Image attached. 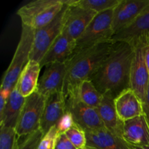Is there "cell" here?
<instances>
[{
  "mask_svg": "<svg viewBox=\"0 0 149 149\" xmlns=\"http://www.w3.org/2000/svg\"><path fill=\"white\" fill-rule=\"evenodd\" d=\"M132 149H149V145L146 146H131Z\"/></svg>",
  "mask_w": 149,
  "mask_h": 149,
  "instance_id": "d6a6232c",
  "label": "cell"
},
{
  "mask_svg": "<svg viewBox=\"0 0 149 149\" xmlns=\"http://www.w3.org/2000/svg\"><path fill=\"white\" fill-rule=\"evenodd\" d=\"M112 40L114 42H126L134 49L140 45H148L149 4L129 27L116 33Z\"/></svg>",
  "mask_w": 149,
  "mask_h": 149,
  "instance_id": "30bf717a",
  "label": "cell"
},
{
  "mask_svg": "<svg viewBox=\"0 0 149 149\" xmlns=\"http://www.w3.org/2000/svg\"><path fill=\"white\" fill-rule=\"evenodd\" d=\"M33 39L34 30L27 26H22L20 41L11 63L6 70L1 80L0 93L7 97H9L12 90L15 87L22 71L30 61Z\"/></svg>",
  "mask_w": 149,
  "mask_h": 149,
  "instance_id": "3957f363",
  "label": "cell"
},
{
  "mask_svg": "<svg viewBox=\"0 0 149 149\" xmlns=\"http://www.w3.org/2000/svg\"><path fill=\"white\" fill-rule=\"evenodd\" d=\"M47 97L37 91L26 98L15 131L18 138L29 136L40 129Z\"/></svg>",
  "mask_w": 149,
  "mask_h": 149,
  "instance_id": "8992f818",
  "label": "cell"
},
{
  "mask_svg": "<svg viewBox=\"0 0 149 149\" xmlns=\"http://www.w3.org/2000/svg\"><path fill=\"white\" fill-rule=\"evenodd\" d=\"M7 98H8L7 96H6L3 93H0V118L3 116V113H4L6 104H7Z\"/></svg>",
  "mask_w": 149,
  "mask_h": 149,
  "instance_id": "4dcf8cb0",
  "label": "cell"
},
{
  "mask_svg": "<svg viewBox=\"0 0 149 149\" xmlns=\"http://www.w3.org/2000/svg\"><path fill=\"white\" fill-rule=\"evenodd\" d=\"M74 92L83 103L95 109L99 107L103 99V95L97 90L91 80L82 81Z\"/></svg>",
  "mask_w": 149,
  "mask_h": 149,
  "instance_id": "7402d4cb",
  "label": "cell"
},
{
  "mask_svg": "<svg viewBox=\"0 0 149 149\" xmlns=\"http://www.w3.org/2000/svg\"><path fill=\"white\" fill-rule=\"evenodd\" d=\"M41 68L39 63L30 60L22 71L15 87L24 97H29L37 90Z\"/></svg>",
  "mask_w": 149,
  "mask_h": 149,
  "instance_id": "44dd1931",
  "label": "cell"
},
{
  "mask_svg": "<svg viewBox=\"0 0 149 149\" xmlns=\"http://www.w3.org/2000/svg\"><path fill=\"white\" fill-rule=\"evenodd\" d=\"M64 96L66 111L71 113L75 123L81 129L85 131L105 128L97 109L83 103L74 91Z\"/></svg>",
  "mask_w": 149,
  "mask_h": 149,
  "instance_id": "ba28073f",
  "label": "cell"
},
{
  "mask_svg": "<svg viewBox=\"0 0 149 149\" xmlns=\"http://www.w3.org/2000/svg\"><path fill=\"white\" fill-rule=\"evenodd\" d=\"M26 98L15 87L7 98L3 116L0 118V127H6L15 129L20 113L26 102Z\"/></svg>",
  "mask_w": 149,
  "mask_h": 149,
  "instance_id": "ffe728a7",
  "label": "cell"
},
{
  "mask_svg": "<svg viewBox=\"0 0 149 149\" xmlns=\"http://www.w3.org/2000/svg\"><path fill=\"white\" fill-rule=\"evenodd\" d=\"M144 58L149 73V45L144 47Z\"/></svg>",
  "mask_w": 149,
  "mask_h": 149,
  "instance_id": "1f68e13d",
  "label": "cell"
},
{
  "mask_svg": "<svg viewBox=\"0 0 149 149\" xmlns=\"http://www.w3.org/2000/svg\"><path fill=\"white\" fill-rule=\"evenodd\" d=\"M17 138L15 129L0 127V149H15L18 144Z\"/></svg>",
  "mask_w": 149,
  "mask_h": 149,
  "instance_id": "cb8c5ba5",
  "label": "cell"
},
{
  "mask_svg": "<svg viewBox=\"0 0 149 149\" xmlns=\"http://www.w3.org/2000/svg\"><path fill=\"white\" fill-rule=\"evenodd\" d=\"M39 79L36 91L42 95L48 96L58 92H63L66 74V64L54 63L46 65Z\"/></svg>",
  "mask_w": 149,
  "mask_h": 149,
  "instance_id": "4fadbf2b",
  "label": "cell"
},
{
  "mask_svg": "<svg viewBox=\"0 0 149 149\" xmlns=\"http://www.w3.org/2000/svg\"><path fill=\"white\" fill-rule=\"evenodd\" d=\"M144 47L135 48L130 68V88L135 92L142 103L145 100L149 84V73L144 58Z\"/></svg>",
  "mask_w": 149,
  "mask_h": 149,
  "instance_id": "7c38bea8",
  "label": "cell"
},
{
  "mask_svg": "<svg viewBox=\"0 0 149 149\" xmlns=\"http://www.w3.org/2000/svg\"><path fill=\"white\" fill-rule=\"evenodd\" d=\"M148 4L149 0H121L113 10L114 35L129 27Z\"/></svg>",
  "mask_w": 149,
  "mask_h": 149,
  "instance_id": "8fae6325",
  "label": "cell"
},
{
  "mask_svg": "<svg viewBox=\"0 0 149 149\" xmlns=\"http://www.w3.org/2000/svg\"><path fill=\"white\" fill-rule=\"evenodd\" d=\"M114 99L109 93H105L103 95V99L97 108V111L105 128L114 135L123 138L124 122L118 116L115 108Z\"/></svg>",
  "mask_w": 149,
  "mask_h": 149,
  "instance_id": "d6986e66",
  "label": "cell"
},
{
  "mask_svg": "<svg viewBox=\"0 0 149 149\" xmlns=\"http://www.w3.org/2000/svg\"><path fill=\"white\" fill-rule=\"evenodd\" d=\"M113 10L97 13L82 34L77 40L74 54L105 42H112Z\"/></svg>",
  "mask_w": 149,
  "mask_h": 149,
  "instance_id": "5b68a950",
  "label": "cell"
},
{
  "mask_svg": "<svg viewBox=\"0 0 149 149\" xmlns=\"http://www.w3.org/2000/svg\"><path fill=\"white\" fill-rule=\"evenodd\" d=\"M84 149H95V148H92V147H89V146H87Z\"/></svg>",
  "mask_w": 149,
  "mask_h": 149,
  "instance_id": "836d02e7",
  "label": "cell"
},
{
  "mask_svg": "<svg viewBox=\"0 0 149 149\" xmlns=\"http://www.w3.org/2000/svg\"><path fill=\"white\" fill-rule=\"evenodd\" d=\"M115 108L122 122L144 114L143 103L130 88L122 92L114 99Z\"/></svg>",
  "mask_w": 149,
  "mask_h": 149,
  "instance_id": "ac0fdd59",
  "label": "cell"
},
{
  "mask_svg": "<svg viewBox=\"0 0 149 149\" xmlns=\"http://www.w3.org/2000/svg\"><path fill=\"white\" fill-rule=\"evenodd\" d=\"M113 41L100 44L93 47L73 54L66 64V74L64 81V95L74 91L85 80H90L109 57L114 47Z\"/></svg>",
  "mask_w": 149,
  "mask_h": 149,
  "instance_id": "7a4b0ae2",
  "label": "cell"
},
{
  "mask_svg": "<svg viewBox=\"0 0 149 149\" xmlns=\"http://www.w3.org/2000/svg\"><path fill=\"white\" fill-rule=\"evenodd\" d=\"M76 47L77 41L63 30L39 63L41 68L54 63H65L74 54Z\"/></svg>",
  "mask_w": 149,
  "mask_h": 149,
  "instance_id": "5bb4252c",
  "label": "cell"
},
{
  "mask_svg": "<svg viewBox=\"0 0 149 149\" xmlns=\"http://www.w3.org/2000/svg\"><path fill=\"white\" fill-rule=\"evenodd\" d=\"M87 138V146L95 149H132L122 138L103 129L84 131Z\"/></svg>",
  "mask_w": 149,
  "mask_h": 149,
  "instance_id": "e0dca14e",
  "label": "cell"
},
{
  "mask_svg": "<svg viewBox=\"0 0 149 149\" xmlns=\"http://www.w3.org/2000/svg\"><path fill=\"white\" fill-rule=\"evenodd\" d=\"M74 125H75V122H74L72 115L70 112L66 111L65 113L63 114V116L58 121L56 127L58 128V131H59L60 134H63L65 133Z\"/></svg>",
  "mask_w": 149,
  "mask_h": 149,
  "instance_id": "83f0119b",
  "label": "cell"
},
{
  "mask_svg": "<svg viewBox=\"0 0 149 149\" xmlns=\"http://www.w3.org/2000/svg\"><path fill=\"white\" fill-rule=\"evenodd\" d=\"M60 132L56 125L52 127L49 131L42 137L37 149H54Z\"/></svg>",
  "mask_w": 149,
  "mask_h": 149,
  "instance_id": "484cf974",
  "label": "cell"
},
{
  "mask_svg": "<svg viewBox=\"0 0 149 149\" xmlns=\"http://www.w3.org/2000/svg\"><path fill=\"white\" fill-rule=\"evenodd\" d=\"M67 4L65 3L61 13L47 26L34 31V39L30 60L40 63L55 39L63 30Z\"/></svg>",
  "mask_w": 149,
  "mask_h": 149,
  "instance_id": "52a82bcc",
  "label": "cell"
},
{
  "mask_svg": "<svg viewBox=\"0 0 149 149\" xmlns=\"http://www.w3.org/2000/svg\"><path fill=\"white\" fill-rule=\"evenodd\" d=\"M65 111V98L63 92H58L47 97L40 122V130L44 135L58 124Z\"/></svg>",
  "mask_w": 149,
  "mask_h": 149,
  "instance_id": "9a60e30c",
  "label": "cell"
},
{
  "mask_svg": "<svg viewBox=\"0 0 149 149\" xmlns=\"http://www.w3.org/2000/svg\"><path fill=\"white\" fill-rule=\"evenodd\" d=\"M123 139L132 146L149 145V125L145 115L124 122Z\"/></svg>",
  "mask_w": 149,
  "mask_h": 149,
  "instance_id": "2e32d148",
  "label": "cell"
},
{
  "mask_svg": "<svg viewBox=\"0 0 149 149\" xmlns=\"http://www.w3.org/2000/svg\"><path fill=\"white\" fill-rule=\"evenodd\" d=\"M65 4L67 9L63 31L70 37L77 41L97 13L74 4L73 0H65Z\"/></svg>",
  "mask_w": 149,
  "mask_h": 149,
  "instance_id": "9c48e42d",
  "label": "cell"
},
{
  "mask_svg": "<svg viewBox=\"0 0 149 149\" xmlns=\"http://www.w3.org/2000/svg\"><path fill=\"white\" fill-rule=\"evenodd\" d=\"M121 0H73L74 4L97 13L113 10Z\"/></svg>",
  "mask_w": 149,
  "mask_h": 149,
  "instance_id": "603a6c76",
  "label": "cell"
},
{
  "mask_svg": "<svg viewBox=\"0 0 149 149\" xmlns=\"http://www.w3.org/2000/svg\"><path fill=\"white\" fill-rule=\"evenodd\" d=\"M44 136L43 132L40 129L26 137V139L17 144L15 149H37L39 144Z\"/></svg>",
  "mask_w": 149,
  "mask_h": 149,
  "instance_id": "4316f807",
  "label": "cell"
},
{
  "mask_svg": "<svg viewBox=\"0 0 149 149\" xmlns=\"http://www.w3.org/2000/svg\"><path fill=\"white\" fill-rule=\"evenodd\" d=\"M143 109L144 115H145L146 118L149 125V84L148 90H147L145 100H144V102L143 103Z\"/></svg>",
  "mask_w": 149,
  "mask_h": 149,
  "instance_id": "f546056e",
  "label": "cell"
},
{
  "mask_svg": "<svg viewBox=\"0 0 149 149\" xmlns=\"http://www.w3.org/2000/svg\"><path fill=\"white\" fill-rule=\"evenodd\" d=\"M65 0H36L25 4L17 12L22 26L37 30L52 22L61 13Z\"/></svg>",
  "mask_w": 149,
  "mask_h": 149,
  "instance_id": "277c9868",
  "label": "cell"
},
{
  "mask_svg": "<svg viewBox=\"0 0 149 149\" xmlns=\"http://www.w3.org/2000/svg\"><path fill=\"white\" fill-rule=\"evenodd\" d=\"M65 134L70 141L78 149H84L87 147L85 132L76 123Z\"/></svg>",
  "mask_w": 149,
  "mask_h": 149,
  "instance_id": "d4e9b609",
  "label": "cell"
},
{
  "mask_svg": "<svg viewBox=\"0 0 149 149\" xmlns=\"http://www.w3.org/2000/svg\"><path fill=\"white\" fill-rule=\"evenodd\" d=\"M135 49L126 42H116L110 55L93 74L92 82L102 95L116 98L130 88V68Z\"/></svg>",
  "mask_w": 149,
  "mask_h": 149,
  "instance_id": "6da1fadb",
  "label": "cell"
},
{
  "mask_svg": "<svg viewBox=\"0 0 149 149\" xmlns=\"http://www.w3.org/2000/svg\"><path fill=\"white\" fill-rule=\"evenodd\" d=\"M54 149H78L70 141L65 133L60 134Z\"/></svg>",
  "mask_w": 149,
  "mask_h": 149,
  "instance_id": "f1b7e54d",
  "label": "cell"
}]
</instances>
